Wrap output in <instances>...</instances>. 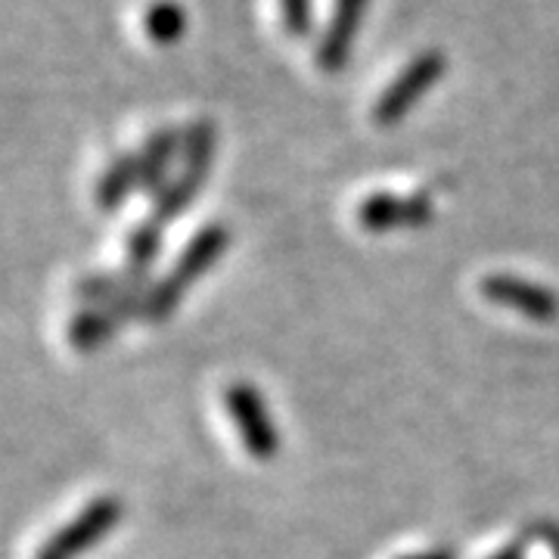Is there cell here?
Masks as SVG:
<instances>
[{
  "label": "cell",
  "instance_id": "1",
  "mask_svg": "<svg viewBox=\"0 0 559 559\" xmlns=\"http://www.w3.org/2000/svg\"><path fill=\"white\" fill-rule=\"evenodd\" d=\"M230 246V230L224 224H205L197 230L190 242L183 246V252L175 261V267L162 280H153V286L143 293L140 299V320L146 323H165L178 311L183 296L190 293V286L202 280Z\"/></svg>",
  "mask_w": 559,
  "mask_h": 559
},
{
  "label": "cell",
  "instance_id": "2",
  "mask_svg": "<svg viewBox=\"0 0 559 559\" xmlns=\"http://www.w3.org/2000/svg\"><path fill=\"white\" fill-rule=\"evenodd\" d=\"M215 146H218V128H215L212 119L190 121L183 128V153H180L183 162H180V175L156 197L150 221H156L159 227H165L168 221L180 218L193 205V200L200 197V190L205 187V180H209V171H212Z\"/></svg>",
  "mask_w": 559,
  "mask_h": 559
},
{
  "label": "cell",
  "instance_id": "3",
  "mask_svg": "<svg viewBox=\"0 0 559 559\" xmlns=\"http://www.w3.org/2000/svg\"><path fill=\"white\" fill-rule=\"evenodd\" d=\"M444 72H448V57L441 50H423V53H417L395 79L385 84V91L377 97L373 109H370L373 124H380V128L399 124L439 84Z\"/></svg>",
  "mask_w": 559,
  "mask_h": 559
},
{
  "label": "cell",
  "instance_id": "4",
  "mask_svg": "<svg viewBox=\"0 0 559 559\" xmlns=\"http://www.w3.org/2000/svg\"><path fill=\"white\" fill-rule=\"evenodd\" d=\"M121 516H124V507L119 498H112V495L94 498L75 520L66 522L40 544L35 559H79L91 547H97L119 525Z\"/></svg>",
  "mask_w": 559,
  "mask_h": 559
},
{
  "label": "cell",
  "instance_id": "5",
  "mask_svg": "<svg viewBox=\"0 0 559 559\" xmlns=\"http://www.w3.org/2000/svg\"><path fill=\"white\" fill-rule=\"evenodd\" d=\"M224 407L237 426L242 448L259 460L271 463L280 454V429L267 414V404L252 382H234L224 392Z\"/></svg>",
  "mask_w": 559,
  "mask_h": 559
},
{
  "label": "cell",
  "instance_id": "6",
  "mask_svg": "<svg viewBox=\"0 0 559 559\" xmlns=\"http://www.w3.org/2000/svg\"><path fill=\"white\" fill-rule=\"evenodd\" d=\"M479 293L491 305L510 308L535 323H554L559 318V296L550 286L516 274H488L479 280Z\"/></svg>",
  "mask_w": 559,
  "mask_h": 559
},
{
  "label": "cell",
  "instance_id": "7",
  "mask_svg": "<svg viewBox=\"0 0 559 559\" xmlns=\"http://www.w3.org/2000/svg\"><path fill=\"white\" fill-rule=\"evenodd\" d=\"M143 299V296H140ZM140 299L106 301V305H87L75 318L69 320L66 336L75 352H97L119 333L128 320H140Z\"/></svg>",
  "mask_w": 559,
  "mask_h": 559
},
{
  "label": "cell",
  "instance_id": "8",
  "mask_svg": "<svg viewBox=\"0 0 559 559\" xmlns=\"http://www.w3.org/2000/svg\"><path fill=\"white\" fill-rule=\"evenodd\" d=\"M432 221V200L426 193L401 197V193H370L358 205V224L370 234L423 227Z\"/></svg>",
  "mask_w": 559,
  "mask_h": 559
},
{
  "label": "cell",
  "instance_id": "9",
  "mask_svg": "<svg viewBox=\"0 0 559 559\" xmlns=\"http://www.w3.org/2000/svg\"><path fill=\"white\" fill-rule=\"evenodd\" d=\"M370 0H333V13L323 28L318 44V69L326 75H336L348 66V57L355 50V38L364 22V10Z\"/></svg>",
  "mask_w": 559,
  "mask_h": 559
},
{
  "label": "cell",
  "instance_id": "10",
  "mask_svg": "<svg viewBox=\"0 0 559 559\" xmlns=\"http://www.w3.org/2000/svg\"><path fill=\"white\" fill-rule=\"evenodd\" d=\"M178 153H183V131L180 128H159L143 140V146L138 150L140 193L159 197L168 187V171H171Z\"/></svg>",
  "mask_w": 559,
  "mask_h": 559
},
{
  "label": "cell",
  "instance_id": "11",
  "mask_svg": "<svg viewBox=\"0 0 559 559\" xmlns=\"http://www.w3.org/2000/svg\"><path fill=\"white\" fill-rule=\"evenodd\" d=\"M150 286H153L150 274L121 267V271H112V274H94V277L79 280L75 296L87 301V305H106V301L140 299Z\"/></svg>",
  "mask_w": 559,
  "mask_h": 559
},
{
  "label": "cell",
  "instance_id": "12",
  "mask_svg": "<svg viewBox=\"0 0 559 559\" xmlns=\"http://www.w3.org/2000/svg\"><path fill=\"white\" fill-rule=\"evenodd\" d=\"M131 193H140V162L138 153H124L119 159L109 162V168L103 171L94 190V202L103 212H116L121 202Z\"/></svg>",
  "mask_w": 559,
  "mask_h": 559
},
{
  "label": "cell",
  "instance_id": "13",
  "mask_svg": "<svg viewBox=\"0 0 559 559\" xmlns=\"http://www.w3.org/2000/svg\"><path fill=\"white\" fill-rule=\"evenodd\" d=\"M143 35L159 44V47H175L183 32H187V10L180 7L178 0H153L143 10Z\"/></svg>",
  "mask_w": 559,
  "mask_h": 559
},
{
  "label": "cell",
  "instance_id": "14",
  "mask_svg": "<svg viewBox=\"0 0 559 559\" xmlns=\"http://www.w3.org/2000/svg\"><path fill=\"white\" fill-rule=\"evenodd\" d=\"M162 252V227L156 221H143L138 224L128 240H124V267L140 271V274H150V267L156 264Z\"/></svg>",
  "mask_w": 559,
  "mask_h": 559
},
{
  "label": "cell",
  "instance_id": "15",
  "mask_svg": "<svg viewBox=\"0 0 559 559\" xmlns=\"http://www.w3.org/2000/svg\"><path fill=\"white\" fill-rule=\"evenodd\" d=\"M280 22L286 35L308 38L314 25V0H280Z\"/></svg>",
  "mask_w": 559,
  "mask_h": 559
},
{
  "label": "cell",
  "instance_id": "16",
  "mask_svg": "<svg viewBox=\"0 0 559 559\" xmlns=\"http://www.w3.org/2000/svg\"><path fill=\"white\" fill-rule=\"evenodd\" d=\"M488 559H528V538L510 540L503 550H498L495 557H488Z\"/></svg>",
  "mask_w": 559,
  "mask_h": 559
},
{
  "label": "cell",
  "instance_id": "17",
  "mask_svg": "<svg viewBox=\"0 0 559 559\" xmlns=\"http://www.w3.org/2000/svg\"><path fill=\"white\" fill-rule=\"evenodd\" d=\"M401 559H454L448 550H429V554H411V557H401Z\"/></svg>",
  "mask_w": 559,
  "mask_h": 559
},
{
  "label": "cell",
  "instance_id": "18",
  "mask_svg": "<svg viewBox=\"0 0 559 559\" xmlns=\"http://www.w3.org/2000/svg\"><path fill=\"white\" fill-rule=\"evenodd\" d=\"M554 544H557V559H559V538H554Z\"/></svg>",
  "mask_w": 559,
  "mask_h": 559
}]
</instances>
